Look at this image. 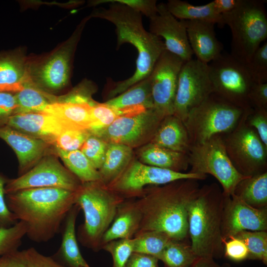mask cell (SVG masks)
I'll list each match as a JSON object with an SVG mask.
<instances>
[{
	"instance_id": "obj_23",
	"label": "cell",
	"mask_w": 267,
	"mask_h": 267,
	"mask_svg": "<svg viewBox=\"0 0 267 267\" xmlns=\"http://www.w3.org/2000/svg\"><path fill=\"white\" fill-rule=\"evenodd\" d=\"M141 220L142 214L136 200H125L118 206L111 224L102 236L101 248L113 240L132 239L139 229Z\"/></svg>"
},
{
	"instance_id": "obj_17",
	"label": "cell",
	"mask_w": 267,
	"mask_h": 267,
	"mask_svg": "<svg viewBox=\"0 0 267 267\" xmlns=\"http://www.w3.org/2000/svg\"><path fill=\"white\" fill-rule=\"evenodd\" d=\"M267 230V208H253L234 194L224 196L221 224L222 240L243 230Z\"/></svg>"
},
{
	"instance_id": "obj_32",
	"label": "cell",
	"mask_w": 267,
	"mask_h": 267,
	"mask_svg": "<svg viewBox=\"0 0 267 267\" xmlns=\"http://www.w3.org/2000/svg\"><path fill=\"white\" fill-rule=\"evenodd\" d=\"M14 95L17 103L15 114L43 112L48 105L57 102V95L42 90L30 83Z\"/></svg>"
},
{
	"instance_id": "obj_44",
	"label": "cell",
	"mask_w": 267,
	"mask_h": 267,
	"mask_svg": "<svg viewBox=\"0 0 267 267\" xmlns=\"http://www.w3.org/2000/svg\"><path fill=\"white\" fill-rule=\"evenodd\" d=\"M246 121L267 147V110L252 108L248 112Z\"/></svg>"
},
{
	"instance_id": "obj_52",
	"label": "cell",
	"mask_w": 267,
	"mask_h": 267,
	"mask_svg": "<svg viewBox=\"0 0 267 267\" xmlns=\"http://www.w3.org/2000/svg\"><path fill=\"white\" fill-rule=\"evenodd\" d=\"M0 267H28L22 251L0 256Z\"/></svg>"
},
{
	"instance_id": "obj_11",
	"label": "cell",
	"mask_w": 267,
	"mask_h": 267,
	"mask_svg": "<svg viewBox=\"0 0 267 267\" xmlns=\"http://www.w3.org/2000/svg\"><path fill=\"white\" fill-rule=\"evenodd\" d=\"M208 68L213 93L244 111L252 108L248 94L254 82L246 65L222 53Z\"/></svg>"
},
{
	"instance_id": "obj_36",
	"label": "cell",
	"mask_w": 267,
	"mask_h": 267,
	"mask_svg": "<svg viewBox=\"0 0 267 267\" xmlns=\"http://www.w3.org/2000/svg\"><path fill=\"white\" fill-rule=\"evenodd\" d=\"M245 244L248 251V259L257 260L267 265V231H241L235 235Z\"/></svg>"
},
{
	"instance_id": "obj_31",
	"label": "cell",
	"mask_w": 267,
	"mask_h": 267,
	"mask_svg": "<svg viewBox=\"0 0 267 267\" xmlns=\"http://www.w3.org/2000/svg\"><path fill=\"white\" fill-rule=\"evenodd\" d=\"M233 194L253 208H267V172L242 180Z\"/></svg>"
},
{
	"instance_id": "obj_16",
	"label": "cell",
	"mask_w": 267,
	"mask_h": 267,
	"mask_svg": "<svg viewBox=\"0 0 267 267\" xmlns=\"http://www.w3.org/2000/svg\"><path fill=\"white\" fill-rule=\"evenodd\" d=\"M184 63L165 49L150 75L153 108L164 117L173 115L179 74Z\"/></svg>"
},
{
	"instance_id": "obj_37",
	"label": "cell",
	"mask_w": 267,
	"mask_h": 267,
	"mask_svg": "<svg viewBox=\"0 0 267 267\" xmlns=\"http://www.w3.org/2000/svg\"><path fill=\"white\" fill-rule=\"evenodd\" d=\"M26 233L27 226L21 221L8 227H0V256L18 250Z\"/></svg>"
},
{
	"instance_id": "obj_38",
	"label": "cell",
	"mask_w": 267,
	"mask_h": 267,
	"mask_svg": "<svg viewBox=\"0 0 267 267\" xmlns=\"http://www.w3.org/2000/svg\"><path fill=\"white\" fill-rule=\"evenodd\" d=\"M96 90V86L93 82L85 80L68 93L57 96L56 102L87 103L93 106L98 103L92 98Z\"/></svg>"
},
{
	"instance_id": "obj_48",
	"label": "cell",
	"mask_w": 267,
	"mask_h": 267,
	"mask_svg": "<svg viewBox=\"0 0 267 267\" xmlns=\"http://www.w3.org/2000/svg\"><path fill=\"white\" fill-rule=\"evenodd\" d=\"M16 109L14 93L0 92V127L6 125L9 118L15 114Z\"/></svg>"
},
{
	"instance_id": "obj_39",
	"label": "cell",
	"mask_w": 267,
	"mask_h": 267,
	"mask_svg": "<svg viewBox=\"0 0 267 267\" xmlns=\"http://www.w3.org/2000/svg\"><path fill=\"white\" fill-rule=\"evenodd\" d=\"M108 145L102 138L90 133L80 150L98 170L104 161Z\"/></svg>"
},
{
	"instance_id": "obj_35",
	"label": "cell",
	"mask_w": 267,
	"mask_h": 267,
	"mask_svg": "<svg viewBox=\"0 0 267 267\" xmlns=\"http://www.w3.org/2000/svg\"><path fill=\"white\" fill-rule=\"evenodd\" d=\"M171 240L169 235L160 231H146L137 233L132 238L133 252L149 255L158 259Z\"/></svg>"
},
{
	"instance_id": "obj_29",
	"label": "cell",
	"mask_w": 267,
	"mask_h": 267,
	"mask_svg": "<svg viewBox=\"0 0 267 267\" xmlns=\"http://www.w3.org/2000/svg\"><path fill=\"white\" fill-rule=\"evenodd\" d=\"M133 159V148L123 144L108 143L104 161L98 170L101 181L105 185L109 183Z\"/></svg>"
},
{
	"instance_id": "obj_47",
	"label": "cell",
	"mask_w": 267,
	"mask_h": 267,
	"mask_svg": "<svg viewBox=\"0 0 267 267\" xmlns=\"http://www.w3.org/2000/svg\"><path fill=\"white\" fill-rule=\"evenodd\" d=\"M8 178L0 173V227H8L18 221L9 210L5 200V186Z\"/></svg>"
},
{
	"instance_id": "obj_25",
	"label": "cell",
	"mask_w": 267,
	"mask_h": 267,
	"mask_svg": "<svg viewBox=\"0 0 267 267\" xmlns=\"http://www.w3.org/2000/svg\"><path fill=\"white\" fill-rule=\"evenodd\" d=\"M157 146L187 154L191 147L183 122L174 115L165 116L150 142Z\"/></svg>"
},
{
	"instance_id": "obj_12",
	"label": "cell",
	"mask_w": 267,
	"mask_h": 267,
	"mask_svg": "<svg viewBox=\"0 0 267 267\" xmlns=\"http://www.w3.org/2000/svg\"><path fill=\"white\" fill-rule=\"evenodd\" d=\"M207 175L177 172L143 164L133 159L128 166L106 187L125 199L140 198L145 188L164 185L183 179L203 180Z\"/></svg>"
},
{
	"instance_id": "obj_9",
	"label": "cell",
	"mask_w": 267,
	"mask_h": 267,
	"mask_svg": "<svg viewBox=\"0 0 267 267\" xmlns=\"http://www.w3.org/2000/svg\"><path fill=\"white\" fill-rule=\"evenodd\" d=\"M187 155L191 169L189 172L213 176L222 186L224 196L232 195L239 182L249 177L240 174L233 165L227 154L222 135L191 146Z\"/></svg>"
},
{
	"instance_id": "obj_13",
	"label": "cell",
	"mask_w": 267,
	"mask_h": 267,
	"mask_svg": "<svg viewBox=\"0 0 267 267\" xmlns=\"http://www.w3.org/2000/svg\"><path fill=\"white\" fill-rule=\"evenodd\" d=\"M165 117L154 108L139 113L122 116L109 126L90 132L108 143H118L133 149L150 142Z\"/></svg>"
},
{
	"instance_id": "obj_10",
	"label": "cell",
	"mask_w": 267,
	"mask_h": 267,
	"mask_svg": "<svg viewBox=\"0 0 267 267\" xmlns=\"http://www.w3.org/2000/svg\"><path fill=\"white\" fill-rule=\"evenodd\" d=\"M250 110L245 111L234 129L223 137L227 154L233 165L246 177L266 172L267 168V147L246 121Z\"/></svg>"
},
{
	"instance_id": "obj_46",
	"label": "cell",
	"mask_w": 267,
	"mask_h": 267,
	"mask_svg": "<svg viewBox=\"0 0 267 267\" xmlns=\"http://www.w3.org/2000/svg\"><path fill=\"white\" fill-rule=\"evenodd\" d=\"M22 251L28 267H66L53 257L41 253L34 247Z\"/></svg>"
},
{
	"instance_id": "obj_50",
	"label": "cell",
	"mask_w": 267,
	"mask_h": 267,
	"mask_svg": "<svg viewBox=\"0 0 267 267\" xmlns=\"http://www.w3.org/2000/svg\"><path fill=\"white\" fill-rule=\"evenodd\" d=\"M144 15L149 18L157 13V3L155 0H115Z\"/></svg>"
},
{
	"instance_id": "obj_2",
	"label": "cell",
	"mask_w": 267,
	"mask_h": 267,
	"mask_svg": "<svg viewBox=\"0 0 267 267\" xmlns=\"http://www.w3.org/2000/svg\"><path fill=\"white\" fill-rule=\"evenodd\" d=\"M198 181L179 179L145 188L143 196L136 200L142 214L136 233L157 231L173 240H186L189 237L187 208L200 188Z\"/></svg>"
},
{
	"instance_id": "obj_3",
	"label": "cell",
	"mask_w": 267,
	"mask_h": 267,
	"mask_svg": "<svg viewBox=\"0 0 267 267\" xmlns=\"http://www.w3.org/2000/svg\"><path fill=\"white\" fill-rule=\"evenodd\" d=\"M75 192L52 187L30 188L6 194L5 200L17 221L26 224L27 237L43 243L58 233L75 205Z\"/></svg>"
},
{
	"instance_id": "obj_41",
	"label": "cell",
	"mask_w": 267,
	"mask_h": 267,
	"mask_svg": "<svg viewBox=\"0 0 267 267\" xmlns=\"http://www.w3.org/2000/svg\"><path fill=\"white\" fill-rule=\"evenodd\" d=\"M246 66L254 83H267V42L258 48Z\"/></svg>"
},
{
	"instance_id": "obj_54",
	"label": "cell",
	"mask_w": 267,
	"mask_h": 267,
	"mask_svg": "<svg viewBox=\"0 0 267 267\" xmlns=\"http://www.w3.org/2000/svg\"><path fill=\"white\" fill-rule=\"evenodd\" d=\"M189 267H231L227 263L220 265L214 259L208 257H198Z\"/></svg>"
},
{
	"instance_id": "obj_27",
	"label": "cell",
	"mask_w": 267,
	"mask_h": 267,
	"mask_svg": "<svg viewBox=\"0 0 267 267\" xmlns=\"http://www.w3.org/2000/svg\"><path fill=\"white\" fill-rule=\"evenodd\" d=\"M92 107L87 103L55 102L48 105L44 112L57 118L71 129L89 131Z\"/></svg>"
},
{
	"instance_id": "obj_30",
	"label": "cell",
	"mask_w": 267,
	"mask_h": 267,
	"mask_svg": "<svg viewBox=\"0 0 267 267\" xmlns=\"http://www.w3.org/2000/svg\"><path fill=\"white\" fill-rule=\"evenodd\" d=\"M168 10L176 18L196 20L224 25L222 15L215 10L212 1L202 5H194L186 1L169 0L166 3Z\"/></svg>"
},
{
	"instance_id": "obj_53",
	"label": "cell",
	"mask_w": 267,
	"mask_h": 267,
	"mask_svg": "<svg viewBox=\"0 0 267 267\" xmlns=\"http://www.w3.org/2000/svg\"><path fill=\"white\" fill-rule=\"evenodd\" d=\"M239 0H215L212 1L215 11L222 15L231 11L238 5Z\"/></svg>"
},
{
	"instance_id": "obj_43",
	"label": "cell",
	"mask_w": 267,
	"mask_h": 267,
	"mask_svg": "<svg viewBox=\"0 0 267 267\" xmlns=\"http://www.w3.org/2000/svg\"><path fill=\"white\" fill-rule=\"evenodd\" d=\"M90 134L87 130H66L57 137L53 146L65 151L80 150Z\"/></svg>"
},
{
	"instance_id": "obj_45",
	"label": "cell",
	"mask_w": 267,
	"mask_h": 267,
	"mask_svg": "<svg viewBox=\"0 0 267 267\" xmlns=\"http://www.w3.org/2000/svg\"><path fill=\"white\" fill-rule=\"evenodd\" d=\"M223 256L234 262H241L248 259V251L242 240L235 236H230L222 240Z\"/></svg>"
},
{
	"instance_id": "obj_34",
	"label": "cell",
	"mask_w": 267,
	"mask_h": 267,
	"mask_svg": "<svg viewBox=\"0 0 267 267\" xmlns=\"http://www.w3.org/2000/svg\"><path fill=\"white\" fill-rule=\"evenodd\" d=\"M198 257L186 240H171L159 257L164 267H189Z\"/></svg>"
},
{
	"instance_id": "obj_22",
	"label": "cell",
	"mask_w": 267,
	"mask_h": 267,
	"mask_svg": "<svg viewBox=\"0 0 267 267\" xmlns=\"http://www.w3.org/2000/svg\"><path fill=\"white\" fill-rule=\"evenodd\" d=\"M28 59L22 49L0 54V92L14 93L29 83Z\"/></svg>"
},
{
	"instance_id": "obj_15",
	"label": "cell",
	"mask_w": 267,
	"mask_h": 267,
	"mask_svg": "<svg viewBox=\"0 0 267 267\" xmlns=\"http://www.w3.org/2000/svg\"><path fill=\"white\" fill-rule=\"evenodd\" d=\"M212 93L208 64L196 58L184 62L179 74L173 115L184 122L189 112Z\"/></svg>"
},
{
	"instance_id": "obj_20",
	"label": "cell",
	"mask_w": 267,
	"mask_h": 267,
	"mask_svg": "<svg viewBox=\"0 0 267 267\" xmlns=\"http://www.w3.org/2000/svg\"><path fill=\"white\" fill-rule=\"evenodd\" d=\"M6 125L53 146L60 134L72 129L57 118L45 112L14 114L9 118Z\"/></svg>"
},
{
	"instance_id": "obj_19",
	"label": "cell",
	"mask_w": 267,
	"mask_h": 267,
	"mask_svg": "<svg viewBox=\"0 0 267 267\" xmlns=\"http://www.w3.org/2000/svg\"><path fill=\"white\" fill-rule=\"evenodd\" d=\"M0 138L15 152L18 162L19 176L33 168L47 154L55 153L54 146L51 144L7 125L0 127Z\"/></svg>"
},
{
	"instance_id": "obj_40",
	"label": "cell",
	"mask_w": 267,
	"mask_h": 267,
	"mask_svg": "<svg viewBox=\"0 0 267 267\" xmlns=\"http://www.w3.org/2000/svg\"><path fill=\"white\" fill-rule=\"evenodd\" d=\"M101 249L111 255V267H125L133 252L132 239H118L110 241L102 246Z\"/></svg>"
},
{
	"instance_id": "obj_8",
	"label": "cell",
	"mask_w": 267,
	"mask_h": 267,
	"mask_svg": "<svg viewBox=\"0 0 267 267\" xmlns=\"http://www.w3.org/2000/svg\"><path fill=\"white\" fill-rule=\"evenodd\" d=\"M244 111L211 93L189 112L183 122L191 146L203 143L215 135L229 133L236 126Z\"/></svg>"
},
{
	"instance_id": "obj_1",
	"label": "cell",
	"mask_w": 267,
	"mask_h": 267,
	"mask_svg": "<svg viewBox=\"0 0 267 267\" xmlns=\"http://www.w3.org/2000/svg\"><path fill=\"white\" fill-rule=\"evenodd\" d=\"M107 2L110 3L108 7L95 9L89 18H100L112 23L115 27L117 49L129 44L135 47L138 54L134 73L129 78L113 83L107 92L108 100L148 77L166 48L161 38L144 29L142 15L139 12L115 0H96L93 3Z\"/></svg>"
},
{
	"instance_id": "obj_14",
	"label": "cell",
	"mask_w": 267,
	"mask_h": 267,
	"mask_svg": "<svg viewBox=\"0 0 267 267\" xmlns=\"http://www.w3.org/2000/svg\"><path fill=\"white\" fill-rule=\"evenodd\" d=\"M58 158L55 153L48 154L26 173L8 179L4 188L5 195L23 189L44 187L76 191L82 183L61 164Z\"/></svg>"
},
{
	"instance_id": "obj_4",
	"label": "cell",
	"mask_w": 267,
	"mask_h": 267,
	"mask_svg": "<svg viewBox=\"0 0 267 267\" xmlns=\"http://www.w3.org/2000/svg\"><path fill=\"white\" fill-rule=\"evenodd\" d=\"M224 195L216 183L205 184L187 208L188 236L198 257L219 259L223 256L221 232Z\"/></svg>"
},
{
	"instance_id": "obj_24",
	"label": "cell",
	"mask_w": 267,
	"mask_h": 267,
	"mask_svg": "<svg viewBox=\"0 0 267 267\" xmlns=\"http://www.w3.org/2000/svg\"><path fill=\"white\" fill-rule=\"evenodd\" d=\"M80 208L75 204L64 222L61 243L53 257L66 267H90L82 256L78 244L76 222Z\"/></svg>"
},
{
	"instance_id": "obj_33",
	"label": "cell",
	"mask_w": 267,
	"mask_h": 267,
	"mask_svg": "<svg viewBox=\"0 0 267 267\" xmlns=\"http://www.w3.org/2000/svg\"><path fill=\"white\" fill-rule=\"evenodd\" d=\"M54 149L65 167L82 183L101 181L98 170L93 166L80 150L65 151L54 147Z\"/></svg>"
},
{
	"instance_id": "obj_26",
	"label": "cell",
	"mask_w": 267,
	"mask_h": 267,
	"mask_svg": "<svg viewBox=\"0 0 267 267\" xmlns=\"http://www.w3.org/2000/svg\"><path fill=\"white\" fill-rule=\"evenodd\" d=\"M137 155L138 160L143 164L177 172L186 171L189 166L187 154L151 142L139 147Z\"/></svg>"
},
{
	"instance_id": "obj_7",
	"label": "cell",
	"mask_w": 267,
	"mask_h": 267,
	"mask_svg": "<svg viewBox=\"0 0 267 267\" xmlns=\"http://www.w3.org/2000/svg\"><path fill=\"white\" fill-rule=\"evenodd\" d=\"M89 16L84 18L72 34L49 53L29 57V83L55 95L70 83L75 52Z\"/></svg>"
},
{
	"instance_id": "obj_21",
	"label": "cell",
	"mask_w": 267,
	"mask_h": 267,
	"mask_svg": "<svg viewBox=\"0 0 267 267\" xmlns=\"http://www.w3.org/2000/svg\"><path fill=\"white\" fill-rule=\"evenodd\" d=\"M189 45L196 59L205 63L219 57L223 49L215 32V24L196 20H183Z\"/></svg>"
},
{
	"instance_id": "obj_49",
	"label": "cell",
	"mask_w": 267,
	"mask_h": 267,
	"mask_svg": "<svg viewBox=\"0 0 267 267\" xmlns=\"http://www.w3.org/2000/svg\"><path fill=\"white\" fill-rule=\"evenodd\" d=\"M248 100L252 108L267 110V83H254L248 94Z\"/></svg>"
},
{
	"instance_id": "obj_42",
	"label": "cell",
	"mask_w": 267,
	"mask_h": 267,
	"mask_svg": "<svg viewBox=\"0 0 267 267\" xmlns=\"http://www.w3.org/2000/svg\"><path fill=\"white\" fill-rule=\"evenodd\" d=\"M124 116L121 110L112 108L104 103H97L91 107L92 126L89 132L106 127L118 118Z\"/></svg>"
},
{
	"instance_id": "obj_28",
	"label": "cell",
	"mask_w": 267,
	"mask_h": 267,
	"mask_svg": "<svg viewBox=\"0 0 267 267\" xmlns=\"http://www.w3.org/2000/svg\"><path fill=\"white\" fill-rule=\"evenodd\" d=\"M104 103L119 110L136 107L146 109L153 108L150 76Z\"/></svg>"
},
{
	"instance_id": "obj_51",
	"label": "cell",
	"mask_w": 267,
	"mask_h": 267,
	"mask_svg": "<svg viewBox=\"0 0 267 267\" xmlns=\"http://www.w3.org/2000/svg\"><path fill=\"white\" fill-rule=\"evenodd\" d=\"M159 261L152 256L133 252L125 267H159Z\"/></svg>"
},
{
	"instance_id": "obj_18",
	"label": "cell",
	"mask_w": 267,
	"mask_h": 267,
	"mask_svg": "<svg viewBox=\"0 0 267 267\" xmlns=\"http://www.w3.org/2000/svg\"><path fill=\"white\" fill-rule=\"evenodd\" d=\"M149 32L163 38L166 49L184 62L192 58L193 52L188 40L183 20H178L168 10L166 4H157V13L149 18Z\"/></svg>"
},
{
	"instance_id": "obj_5",
	"label": "cell",
	"mask_w": 267,
	"mask_h": 267,
	"mask_svg": "<svg viewBox=\"0 0 267 267\" xmlns=\"http://www.w3.org/2000/svg\"><path fill=\"white\" fill-rule=\"evenodd\" d=\"M125 200L101 181L82 183L75 192V204L84 213V222L77 233L83 246L96 252L101 249L102 236Z\"/></svg>"
},
{
	"instance_id": "obj_6",
	"label": "cell",
	"mask_w": 267,
	"mask_h": 267,
	"mask_svg": "<svg viewBox=\"0 0 267 267\" xmlns=\"http://www.w3.org/2000/svg\"><path fill=\"white\" fill-rule=\"evenodd\" d=\"M265 2L262 0H239L233 10L222 15L223 25H228L231 32L230 54L245 65L267 38Z\"/></svg>"
}]
</instances>
